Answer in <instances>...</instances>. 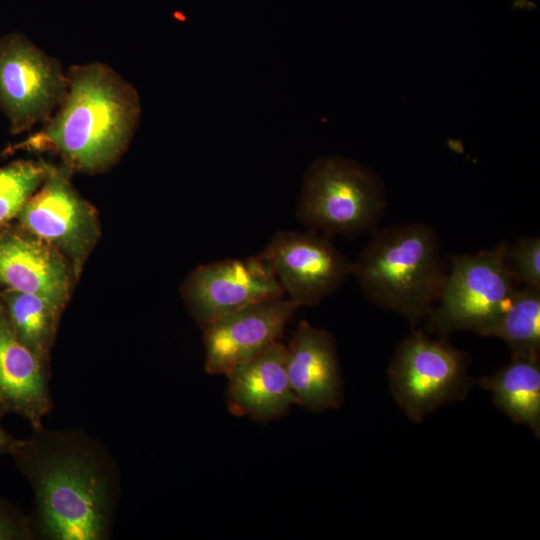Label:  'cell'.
Segmentation results:
<instances>
[{"label": "cell", "mask_w": 540, "mask_h": 540, "mask_svg": "<svg viewBox=\"0 0 540 540\" xmlns=\"http://www.w3.org/2000/svg\"><path fill=\"white\" fill-rule=\"evenodd\" d=\"M29 482L34 538L108 539L119 496L115 462L105 447L78 429H33L10 454Z\"/></svg>", "instance_id": "1"}, {"label": "cell", "mask_w": 540, "mask_h": 540, "mask_svg": "<svg viewBox=\"0 0 540 540\" xmlns=\"http://www.w3.org/2000/svg\"><path fill=\"white\" fill-rule=\"evenodd\" d=\"M67 92L43 127L16 149L51 150L66 167L95 173L112 166L127 149L141 115L135 87L109 65H72Z\"/></svg>", "instance_id": "2"}, {"label": "cell", "mask_w": 540, "mask_h": 540, "mask_svg": "<svg viewBox=\"0 0 540 540\" xmlns=\"http://www.w3.org/2000/svg\"><path fill=\"white\" fill-rule=\"evenodd\" d=\"M436 231L413 222L377 228L352 262L366 299L397 313L415 328L435 306L447 275Z\"/></svg>", "instance_id": "3"}, {"label": "cell", "mask_w": 540, "mask_h": 540, "mask_svg": "<svg viewBox=\"0 0 540 540\" xmlns=\"http://www.w3.org/2000/svg\"><path fill=\"white\" fill-rule=\"evenodd\" d=\"M386 205L384 186L373 172L352 160L330 157L306 172L296 213L312 230L354 238L378 228Z\"/></svg>", "instance_id": "4"}, {"label": "cell", "mask_w": 540, "mask_h": 540, "mask_svg": "<svg viewBox=\"0 0 540 540\" xmlns=\"http://www.w3.org/2000/svg\"><path fill=\"white\" fill-rule=\"evenodd\" d=\"M505 243L473 254L449 255L439 298L425 319L428 332L483 335L517 288L505 262Z\"/></svg>", "instance_id": "5"}, {"label": "cell", "mask_w": 540, "mask_h": 540, "mask_svg": "<svg viewBox=\"0 0 540 540\" xmlns=\"http://www.w3.org/2000/svg\"><path fill=\"white\" fill-rule=\"evenodd\" d=\"M469 365L466 352L415 327L393 354L389 388L406 416L420 422L441 406L467 397L474 383Z\"/></svg>", "instance_id": "6"}, {"label": "cell", "mask_w": 540, "mask_h": 540, "mask_svg": "<svg viewBox=\"0 0 540 540\" xmlns=\"http://www.w3.org/2000/svg\"><path fill=\"white\" fill-rule=\"evenodd\" d=\"M66 92L67 75L58 59L20 32L0 36V110L12 134L44 124Z\"/></svg>", "instance_id": "7"}, {"label": "cell", "mask_w": 540, "mask_h": 540, "mask_svg": "<svg viewBox=\"0 0 540 540\" xmlns=\"http://www.w3.org/2000/svg\"><path fill=\"white\" fill-rule=\"evenodd\" d=\"M69 172L53 167L17 217L25 231L65 255L76 276L100 232L93 207L75 190Z\"/></svg>", "instance_id": "8"}, {"label": "cell", "mask_w": 540, "mask_h": 540, "mask_svg": "<svg viewBox=\"0 0 540 540\" xmlns=\"http://www.w3.org/2000/svg\"><path fill=\"white\" fill-rule=\"evenodd\" d=\"M182 295L201 328L250 304L286 297L262 252L198 266L185 280Z\"/></svg>", "instance_id": "9"}, {"label": "cell", "mask_w": 540, "mask_h": 540, "mask_svg": "<svg viewBox=\"0 0 540 540\" xmlns=\"http://www.w3.org/2000/svg\"><path fill=\"white\" fill-rule=\"evenodd\" d=\"M285 296L301 306H314L352 276V262L318 231H279L262 251Z\"/></svg>", "instance_id": "10"}, {"label": "cell", "mask_w": 540, "mask_h": 540, "mask_svg": "<svg viewBox=\"0 0 540 540\" xmlns=\"http://www.w3.org/2000/svg\"><path fill=\"white\" fill-rule=\"evenodd\" d=\"M299 305L287 297L250 304L208 323L203 330L205 371L226 375L234 366L279 341Z\"/></svg>", "instance_id": "11"}, {"label": "cell", "mask_w": 540, "mask_h": 540, "mask_svg": "<svg viewBox=\"0 0 540 540\" xmlns=\"http://www.w3.org/2000/svg\"><path fill=\"white\" fill-rule=\"evenodd\" d=\"M286 366L296 405L312 412L341 406L343 379L330 332L300 321L286 346Z\"/></svg>", "instance_id": "12"}, {"label": "cell", "mask_w": 540, "mask_h": 540, "mask_svg": "<svg viewBox=\"0 0 540 540\" xmlns=\"http://www.w3.org/2000/svg\"><path fill=\"white\" fill-rule=\"evenodd\" d=\"M225 376L227 406L235 416L264 424L282 417L296 405L288 379L286 345L280 340L234 366Z\"/></svg>", "instance_id": "13"}, {"label": "cell", "mask_w": 540, "mask_h": 540, "mask_svg": "<svg viewBox=\"0 0 540 540\" xmlns=\"http://www.w3.org/2000/svg\"><path fill=\"white\" fill-rule=\"evenodd\" d=\"M48 367L17 337L0 305V417L14 413L32 429L43 427L53 405L48 389Z\"/></svg>", "instance_id": "14"}, {"label": "cell", "mask_w": 540, "mask_h": 540, "mask_svg": "<svg viewBox=\"0 0 540 540\" xmlns=\"http://www.w3.org/2000/svg\"><path fill=\"white\" fill-rule=\"evenodd\" d=\"M0 283L65 304L70 277L55 248L27 231L5 229L0 231Z\"/></svg>", "instance_id": "15"}, {"label": "cell", "mask_w": 540, "mask_h": 540, "mask_svg": "<svg viewBox=\"0 0 540 540\" xmlns=\"http://www.w3.org/2000/svg\"><path fill=\"white\" fill-rule=\"evenodd\" d=\"M492 394L494 404L515 424L540 436V356H511L490 375L474 379Z\"/></svg>", "instance_id": "16"}, {"label": "cell", "mask_w": 540, "mask_h": 540, "mask_svg": "<svg viewBox=\"0 0 540 540\" xmlns=\"http://www.w3.org/2000/svg\"><path fill=\"white\" fill-rule=\"evenodd\" d=\"M4 308L18 339L47 367L58 322L65 304L52 298L7 289Z\"/></svg>", "instance_id": "17"}, {"label": "cell", "mask_w": 540, "mask_h": 540, "mask_svg": "<svg viewBox=\"0 0 540 540\" xmlns=\"http://www.w3.org/2000/svg\"><path fill=\"white\" fill-rule=\"evenodd\" d=\"M482 336L503 340L511 356H540V288H516Z\"/></svg>", "instance_id": "18"}, {"label": "cell", "mask_w": 540, "mask_h": 540, "mask_svg": "<svg viewBox=\"0 0 540 540\" xmlns=\"http://www.w3.org/2000/svg\"><path fill=\"white\" fill-rule=\"evenodd\" d=\"M53 167L33 160H18L0 167V227L18 215Z\"/></svg>", "instance_id": "19"}, {"label": "cell", "mask_w": 540, "mask_h": 540, "mask_svg": "<svg viewBox=\"0 0 540 540\" xmlns=\"http://www.w3.org/2000/svg\"><path fill=\"white\" fill-rule=\"evenodd\" d=\"M506 265L517 284L540 288V238L521 237L506 241Z\"/></svg>", "instance_id": "20"}, {"label": "cell", "mask_w": 540, "mask_h": 540, "mask_svg": "<svg viewBox=\"0 0 540 540\" xmlns=\"http://www.w3.org/2000/svg\"><path fill=\"white\" fill-rule=\"evenodd\" d=\"M33 538L29 517L19 507L0 497V540Z\"/></svg>", "instance_id": "21"}, {"label": "cell", "mask_w": 540, "mask_h": 540, "mask_svg": "<svg viewBox=\"0 0 540 540\" xmlns=\"http://www.w3.org/2000/svg\"><path fill=\"white\" fill-rule=\"evenodd\" d=\"M18 441L19 439L9 434L0 424V454H11Z\"/></svg>", "instance_id": "22"}]
</instances>
